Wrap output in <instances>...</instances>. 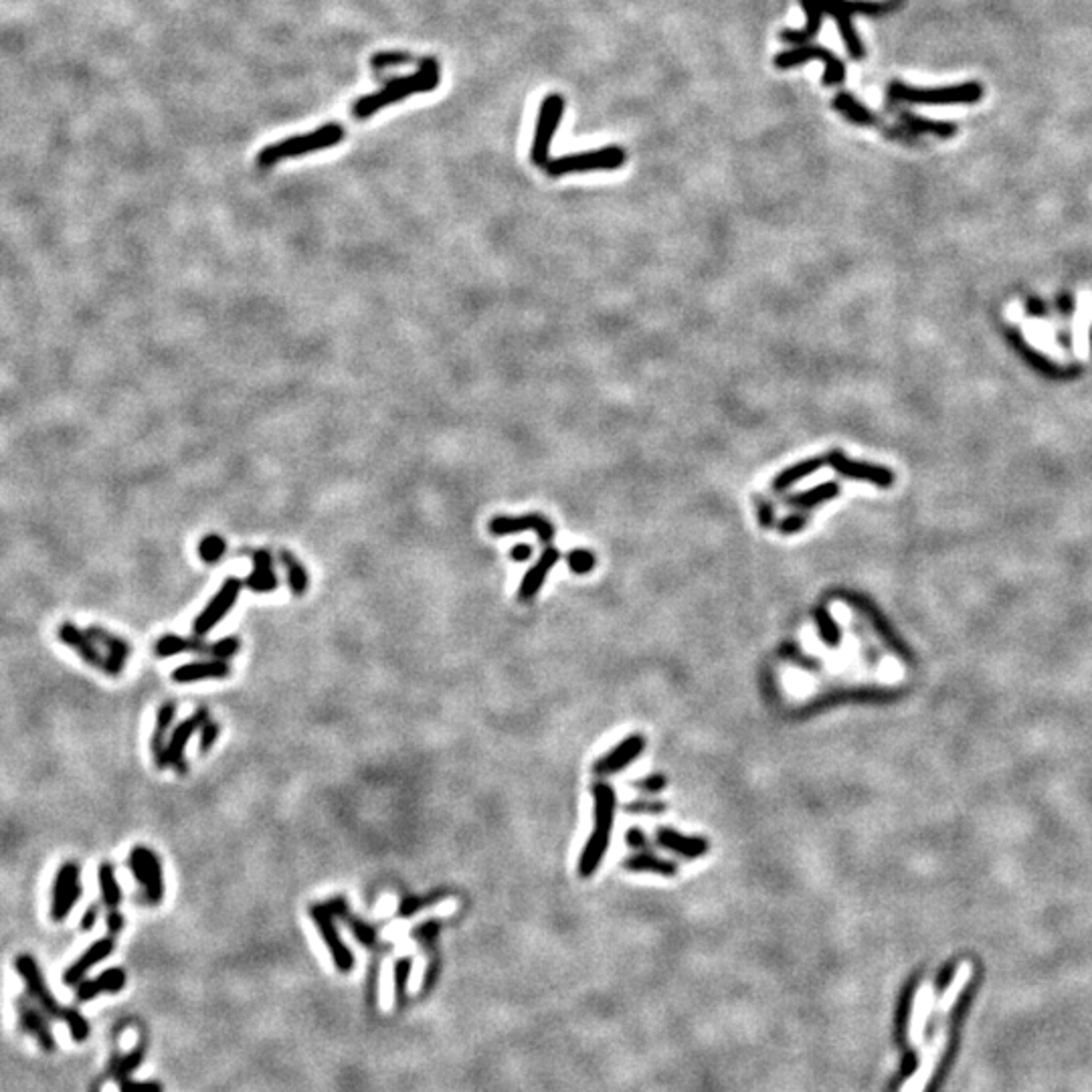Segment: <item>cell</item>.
<instances>
[{"mask_svg": "<svg viewBox=\"0 0 1092 1092\" xmlns=\"http://www.w3.org/2000/svg\"><path fill=\"white\" fill-rule=\"evenodd\" d=\"M437 85H439V63L434 59V57H427V59H421L419 69H417L415 73L405 75V77H396V80L388 81L382 89L360 97L352 108L354 118L366 119V118H371L373 113H377L379 110L387 108V105H391V104L403 102V99L409 96L434 91Z\"/></svg>", "mask_w": 1092, "mask_h": 1092, "instance_id": "6da1fadb", "label": "cell"}, {"mask_svg": "<svg viewBox=\"0 0 1092 1092\" xmlns=\"http://www.w3.org/2000/svg\"><path fill=\"white\" fill-rule=\"evenodd\" d=\"M593 804H595V827L593 834L588 835L583 852L579 857V874L583 878H591L597 868L601 866L603 856L609 850L613 834L615 821V807L617 797L615 789L605 781H597L593 785Z\"/></svg>", "mask_w": 1092, "mask_h": 1092, "instance_id": "7a4b0ae2", "label": "cell"}, {"mask_svg": "<svg viewBox=\"0 0 1092 1092\" xmlns=\"http://www.w3.org/2000/svg\"><path fill=\"white\" fill-rule=\"evenodd\" d=\"M983 97V88L977 81H967L949 88H911L903 81H892L888 85V108L903 104L919 105H957V104H977Z\"/></svg>", "mask_w": 1092, "mask_h": 1092, "instance_id": "3957f363", "label": "cell"}, {"mask_svg": "<svg viewBox=\"0 0 1092 1092\" xmlns=\"http://www.w3.org/2000/svg\"><path fill=\"white\" fill-rule=\"evenodd\" d=\"M344 140V127L340 124H326L322 127H318V130L310 132V134H302V136H292L288 140H281L278 144L265 146L264 150L259 152L258 156V165L261 168H272L278 165V162L286 160V158H296V156H304L310 152H318V150H326V148H332L340 144V142Z\"/></svg>", "mask_w": 1092, "mask_h": 1092, "instance_id": "277c9868", "label": "cell"}, {"mask_svg": "<svg viewBox=\"0 0 1092 1092\" xmlns=\"http://www.w3.org/2000/svg\"><path fill=\"white\" fill-rule=\"evenodd\" d=\"M627 154L619 146H605L593 152H581L560 156V158L549 160L546 173L550 176H563L569 173H588V170H617L626 165Z\"/></svg>", "mask_w": 1092, "mask_h": 1092, "instance_id": "5b68a950", "label": "cell"}, {"mask_svg": "<svg viewBox=\"0 0 1092 1092\" xmlns=\"http://www.w3.org/2000/svg\"><path fill=\"white\" fill-rule=\"evenodd\" d=\"M565 113V97L560 94H549L544 97V102L541 104V110H538V119H536V132H534V140H533V150H530V158L536 166H546L549 165V154H550V142L555 138V132L560 124V119H563Z\"/></svg>", "mask_w": 1092, "mask_h": 1092, "instance_id": "8992f818", "label": "cell"}, {"mask_svg": "<svg viewBox=\"0 0 1092 1092\" xmlns=\"http://www.w3.org/2000/svg\"><path fill=\"white\" fill-rule=\"evenodd\" d=\"M14 967H17V973L23 977V981L27 985V991H28V997H31L33 1002L37 1004L39 1008L47 1013L49 1018H55V1019H61V1022H65L69 1008H63V1005H59V1002H57V999L51 996V991H49V988H47L45 977H42L41 969H39V963L35 961V957L27 955V953H20L17 957V961H14Z\"/></svg>", "mask_w": 1092, "mask_h": 1092, "instance_id": "52a82bcc", "label": "cell"}, {"mask_svg": "<svg viewBox=\"0 0 1092 1092\" xmlns=\"http://www.w3.org/2000/svg\"><path fill=\"white\" fill-rule=\"evenodd\" d=\"M811 59H819L826 63L824 83L827 85V88H832V85H840L843 83V80H846V65H843L840 57H835L826 47L810 45V42L799 45L797 49H789V51L779 53L775 57V65L779 69H793L797 65H804V63L811 61Z\"/></svg>", "mask_w": 1092, "mask_h": 1092, "instance_id": "ba28073f", "label": "cell"}, {"mask_svg": "<svg viewBox=\"0 0 1092 1092\" xmlns=\"http://www.w3.org/2000/svg\"><path fill=\"white\" fill-rule=\"evenodd\" d=\"M81 870L75 862H65L57 870L53 890H51V919L55 923H61L73 911L77 900L81 898Z\"/></svg>", "mask_w": 1092, "mask_h": 1092, "instance_id": "9c48e42d", "label": "cell"}, {"mask_svg": "<svg viewBox=\"0 0 1092 1092\" xmlns=\"http://www.w3.org/2000/svg\"><path fill=\"white\" fill-rule=\"evenodd\" d=\"M241 588H243V581H241V579L229 577V579L225 581L223 587L219 588L215 597L209 601V605L204 607L203 611L196 615V619L193 623V631H195L196 637L207 635L212 627L219 626V623L225 619V615L229 613L231 609H233V605H235V603H237L239 595H241Z\"/></svg>", "mask_w": 1092, "mask_h": 1092, "instance_id": "30bf717a", "label": "cell"}, {"mask_svg": "<svg viewBox=\"0 0 1092 1092\" xmlns=\"http://www.w3.org/2000/svg\"><path fill=\"white\" fill-rule=\"evenodd\" d=\"M130 868L134 878L144 888L148 903L158 904L165 896V876H162L158 856L144 846H136L130 852Z\"/></svg>", "mask_w": 1092, "mask_h": 1092, "instance_id": "8fae6325", "label": "cell"}, {"mask_svg": "<svg viewBox=\"0 0 1092 1092\" xmlns=\"http://www.w3.org/2000/svg\"><path fill=\"white\" fill-rule=\"evenodd\" d=\"M310 917L311 920H314V925L320 928L322 939L326 942V947H328V951L332 955V959H335L336 967L342 971V973H349V971L354 967V957H352L349 945H346L342 937H340L336 923H335L336 917L328 909V904L326 903L311 904Z\"/></svg>", "mask_w": 1092, "mask_h": 1092, "instance_id": "7c38bea8", "label": "cell"}, {"mask_svg": "<svg viewBox=\"0 0 1092 1092\" xmlns=\"http://www.w3.org/2000/svg\"><path fill=\"white\" fill-rule=\"evenodd\" d=\"M57 637H59V642L65 643L69 650H73L85 664L91 665V668H97L99 672L110 673L108 654H104V651L99 650V643L88 634V631L77 627L75 623H71V621H63L61 626L57 627Z\"/></svg>", "mask_w": 1092, "mask_h": 1092, "instance_id": "4fadbf2b", "label": "cell"}, {"mask_svg": "<svg viewBox=\"0 0 1092 1092\" xmlns=\"http://www.w3.org/2000/svg\"><path fill=\"white\" fill-rule=\"evenodd\" d=\"M827 464L832 465V470L842 473V476L852 480H866L878 488H890L892 481H895L892 472L886 470V467L856 462V459H850L846 453L840 450L827 453Z\"/></svg>", "mask_w": 1092, "mask_h": 1092, "instance_id": "5bb4252c", "label": "cell"}, {"mask_svg": "<svg viewBox=\"0 0 1092 1092\" xmlns=\"http://www.w3.org/2000/svg\"><path fill=\"white\" fill-rule=\"evenodd\" d=\"M645 749V739L642 734H631L627 739H623L619 744H615V747L609 750L607 755L599 757L597 761L593 765V773L597 777H609L615 775V773L623 771L626 767H629L631 763L635 761L637 757L643 753Z\"/></svg>", "mask_w": 1092, "mask_h": 1092, "instance_id": "9a60e30c", "label": "cell"}, {"mask_svg": "<svg viewBox=\"0 0 1092 1092\" xmlns=\"http://www.w3.org/2000/svg\"><path fill=\"white\" fill-rule=\"evenodd\" d=\"M488 530L494 536H508L519 534L524 530H536L538 538L542 542H550L555 536V527L541 514H524V516H496L488 524Z\"/></svg>", "mask_w": 1092, "mask_h": 1092, "instance_id": "2e32d148", "label": "cell"}, {"mask_svg": "<svg viewBox=\"0 0 1092 1092\" xmlns=\"http://www.w3.org/2000/svg\"><path fill=\"white\" fill-rule=\"evenodd\" d=\"M17 1011H19V1024H20V1027H23L25 1032L33 1034V1036L37 1038L39 1046L42 1048V1050L53 1052L55 1048H57V1044H55V1038H53V1034H51V1027H49V1022H47V1018H45L47 1013L42 1011L39 1005L33 1002L31 997H25V996L17 997Z\"/></svg>", "mask_w": 1092, "mask_h": 1092, "instance_id": "e0dca14e", "label": "cell"}, {"mask_svg": "<svg viewBox=\"0 0 1092 1092\" xmlns=\"http://www.w3.org/2000/svg\"><path fill=\"white\" fill-rule=\"evenodd\" d=\"M656 842L659 848L668 850V852L684 857V860H698V857L706 856L708 850H711V843H708L706 838H700V835H684L680 834L678 829H672L668 826L656 829Z\"/></svg>", "mask_w": 1092, "mask_h": 1092, "instance_id": "ac0fdd59", "label": "cell"}, {"mask_svg": "<svg viewBox=\"0 0 1092 1092\" xmlns=\"http://www.w3.org/2000/svg\"><path fill=\"white\" fill-rule=\"evenodd\" d=\"M1090 326H1092V289L1082 288L1076 302V314L1073 326L1074 354L1080 363H1087L1090 357Z\"/></svg>", "mask_w": 1092, "mask_h": 1092, "instance_id": "d6986e66", "label": "cell"}, {"mask_svg": "<svg viewBox=\"0 0 1092 1092\" xmlns=\"http://www.w3.org/2000/svg\"><path fill=\"white\" fill-rule=\"evenodd\" d=\"M209 720V711L207 708H198V711L190 716V719L182 720L179 727L174 728L173 736H170V741L166 742V755H165V763L166 767H176L181 761H184V749H187V742L193 739V734L196 730H201V727L204 722Z\"/></svg>", "mask_w": 1092, "mask_h": 1092, "instance_id": "ffe728a7", "label": "cell"}, {"mask_svg": "<svg viewBox=\"0 0 1092 1092\" xmlns=\"http://www.w3.org/2000/svg\"><path fill=\"white\" fill-rule=\"evenodd\" d=\"M113 947H116V939H113V934H108V937L96 941L94 945H91L88 951H85L80 959L73 963V965L67 967L65 975H63V981H65V985H71V988L77 983H81L85 973H88L91 967H96L97 963L108 959L113 951Z\"/></svg>", "mask_w": 1092, "mask_h": 1092, "instance_id": "44dd1931", "label": "cell"}, {"mask_svg": "<svg viewBox=\"0 0 1092 1092\" xmlns=\"http://www.w3.org/2000/svg\"><path fill=\"white\" fill-rule=\"evenodd\" d=\"M821 6H824L826 14H832L835 19V23H838V28L842 33V39L846 42V49L852 59H864V55H866V49H864L860 37H857L852 17L854 14H850L846 9L842 6V0H819Z\"/></svg>", "mask_w": 1092, "mask_h": 1092, "instance_id": "7402d4cb", "label": "cell"}, {"mask_svg": "<svg viewBox=\"0 0 1092 1092\" xmlns=\"http://www.w3.org/2000/svg\"><path fill=\"white\" fill-rule=\"evenodd\" d=\"M231 676V665L225 659H204V662L184 664L173 672L176 684H193L201 680H221Z\"/></svg>", "mask_w": 1092, "mask_h": 1092, "instance_id": "603a6c76", "label": "cell"}, {"mask_svg": "<svg viewBox=\"0 0 1092 1092\" xmlns=\"http://www.w3.org/2000/svg\"><path fill=\"white\" fill-rule=\"evenodd\" d=\"M85 631H88V634L94 637L99 645H104V648L108 650L110 676H119V673L124 672L126 659L132 654V645L126 640H122L119 635H113L112 631L99 627V626H89V627H85Z\"/></svg>", "mask_w": 1092, "mask_h": 1092, "instance_id": "cb8c5ba5", "label": "cell"}, {"mask_svg": "<svg viewBox=\"0 0 1092 1092\" xmlns=\"http://www.w3.org/2000/svg\"><path fill=\"white\" fill-rule=\"evenodd\" d=\"M250 557L253 560L255 569H253V573L250 574V577H247L245 585L250 587L251 591H255V593H272V591H275V588H278V585H280V579H278V574H275V569H273L272 552L265 550V549H258V550L250 552Z\"/></svg>", "mask_w": 1092, "mask_h": 1092, "instance_id": "d4e9b609", "label": "cell"}, {"mask_svg": "<svg viewBox=\"0 0 1092 1092\" xmlns=\"http://www.w3.org/2000/svg\"><path fill=\"white\" fill-rule=\"evenodd\" d=\"M558 557H560L558 550L552 549V546H549V549L542 550L541 558L536 560L533 569H530L522 577V583H520V588H519V599L520 601H530L538 591H541L546 577H549V573L552 571V566L558 563Z\"/></svg>", "mask_w": 1092, "mask_h": 1092, "instance_id": "484cf974", "label": "cell"}, {"mask_svg": "<svg viewBox=\"0 0 1092 1092\" xmlns=\"http://www.w3.org/2000/svg\"><path fill=\"white\" fill-rule=\"evenodd\" d=\"M176 716V702H166V704H162L158 708V712H156V725H154V733L150 739V750H152V758L156 763V767L158 769H166L165 763V755H166V734L170 727H173Z\"/></svg>", "mask_w": 1092, "mask_h": 1092, "instance_id": "4316f807", "label": "cell"}, {"mask_svg": "<svg viewBox=\"0 0 1092 1092\" xmlns=\"http://www.w3.org/2000/svg\"><path fill=\"white\" fill-rule=\"evenodd\" d=\"M124 985L126 971L119 967L108 969L104 971L97 980L80 983V988H77V1002H89V999L97 997L99 994H116V991L124 989Z\"/></svg>", "mask_w": 1092, "mask_h": 1092, "instance_id": "83f0119b", "label": "cell"}, {"mask_svg": "<svg viewBox=\"0 0 1092 1092\" xmlns=\"http://www.w3.org/2000/svg\"><path fill=\"white\" fill-rule=\"evenodd\" d=\"M154 654L158 658H170L179 654H212V645L204 643L201 637H181L174 634L162 635L154 643Z\"/></svg>", "mask_w": 1092, "mask_h": 1092, "instance_id": "f1b7e54d", "label": "cell"}, {"mask_svg": "<svg viewBox=\"0 0 1092 1092\" xmlns=\"http://www.w3.org/2000/svg\"><path fill=\"white\" fill-rule=\"evenodd\" d=\"M623 868L629 872H650V874L656 876H664V878H673L678 874V864L672 860H665V857H659L656 854L648 852V850H643V852H635L627 856L626 860H623Z\"/></svg>", "mask_w": 1092, "mask_h": 1092, "instance_id": "f546056e", "label": "cell"}, {"mask_svg": "<svg viewBox=\"0 0 1092 1092\" xmlns=\"http://www.w3.org/2000/svg\"><path fill=\"white\" fill-rule=\"evenodd\" d=\"M1022 332L1034 349L1050 354V358L1054 360H1062V349H1058V344H1056V338L1048 322L1040 320V318H1027V320L1022 322Z\"/></svg>", "mask_w": 1092, "mask_h": 1092, "instance_id": "4dcf8cb0", "label": "cell"}, {"mask_svg": "<svg viewBox=\"0 0 1092 1092\" xmlns=\"http://www.w3.org/2000/svg\"><path fill=\"white\" fill-rule=\"evenodd\" d=\"M801 6H804L807 14V27L801 28V31H791V28L781 31V41L793 42V45H805V42H810L815 35L819 33L821 20H824L826 14L819 0H801Z\"/></svg>", "mask_w": 1092, "mask_h": 1092, "instance_id": "1f68e13d", "label": "cell"}, {"mask_svg": "<svg viewBox=\"0 0 1092 1092\" xmlns=\"http://www.w3.org/2000/svg\"><path fill=\"white\" fill-rule=\"evenodd\" d=\"M898 119H900V126H903L904 130H909L912 136H917V138L920 136V134H933V136L947 140V138H953L957 134V124L934 122V119L920 118L912 112H900Z\"/></svg>", "mask_w": 1092, "mask_h": 1092, "instance_id": "d6a6232c", "label": "cell"}, {"mask_svg": "<svg viewBox=\"0 0 1092 1092\" xmlns=\"http://www.w3.org/2000/svg\"><path fill=\"white\" fill-rule=\"evenodd\" d=\"M827 464V458H810L804 459V462L793 464L789 467H785V470L779 473V476L773 480V490L775 492H783L787 488H791L796 481L804 480L807 476H811L818 470H821Z\"/></svg>", "mask_w": 1092, "mask_h": 1092, "instance_id": "836d02e7", "label": "cell"}, {"mask_svg": "<svg viewBox=\"0 0 1092 1092\" xmlns=\"http://www.w3.org/2000/svg\"><path fill=\"white\" fill-rule=\"evenodd\" d=\"M834 108L838 110L843 118L850 119L857 126H874L878 124L876 113L868 110L866 105L857 102L852 94H838L834 97Z\"/></svg>", "mask_w": 1092, "mask_h": 1092, "instance_id": "e575fe53", "label": "cell"}, {"mask_svg": "<svg viewBox=\"0 0 1092 1092\" xmlns=\"http://www.w3.org/2000/svg\"><path fill=\"white\" fill-rule=\"evenodd\" d=\"M838 494H840L838 481H826V484L813 486L805 492L789 496V498H787V504H791L796 508H813V506L824 504V502L834 500Z\"/></svg>", "mask_w": 1092, "mask_h": 1092, "instance_id": "d590c367", "label": "cell"}, {"mask_svg": "<svg viewBox=\"0 0 1092 1092\" xmlns=\"http://www.w3.org/2000/svg\"><path fill=\"white\" fill-rule=\"evenodd\" d=\"M280 560H281V565L286 566V571H288L289 588H292V593L296 595V597H302V595L308 591V585H310V577H308L306 566H304L302 560L297 558L294 552L288 550V549H281L280 550Z\"/></svg>", "mask_w": 1092, "mask_h": 1092, "instance_id": "8d00e7d4", "label": "cell"}, {"mask_svg": "<svg viewBox=\"0 0 1092 1092\" xmlns=\"http://www.w3.org/2000/svg\"><path fill=\"white\" fill-rule=\"evenodd\" d=\"M97 878H99V890H102L104 904L108 906L110 911H118L119 903H122V890H119L116 870H113L110 862L99 864Z\"/></svg>", "mask_w": 1092, "mask_h": 1092, "instance_id": "74e56055", "label": "cell"}, {"mask_svg": "<svg viewBox=\"0 0 1092 1092\" xmlns=\"http://www.w3.org/2000/svg\"><path fill=\"white\" fill-rule=\"evenodd\" d=\"M813 621H815V626H818V634L821 637V642L829 645V648H838V645L842 643V627L838 626V621L829 615L826 607L815 609Z\"/></svg>", "mask_w": 1092, "mask_h": 1092, "instance_id": "f35d334b", "label": "cell"}, {"mask_svg": "<svg viewBox=\"0 0 1092 1092\" xmlns=\"http://www.w3.org/2000/svg\"><path fill=\"white\" fill-rule=\"evenodd\" d=\"M448 895H450V892L445 890V888H435V890L427 892V895H413V896L403 898V903L399 904V917H403V919L413 917V914L425 911V909H427V906H434L435 903H439V900H443Z\"/></svg>", "mask_w": 1092, "mask_h": 1092, "instance_id": "ab89813d", "label": "cell"}, {"mask_svg": "<svg viewBox=\"0 0 1092 1092\" xmlns=\"http://www.w3.org/2000/svg\"><path fill=\"white\" fill-rule=\"evenodd\" d=\"M142 1060H144V1048L142 1046L134 1048L130 1054H126L122 1056V1058H116L112 1062V1074L116 1076V1080L124 1082L127 1076H130L134 1070L142 1065Z\"/></svg>", "mask_w": 1092, "mask_h": 1092, "instance_id": "60d3db41", "label": "cell"}, {"mask_svg": "<svg viewBox=\"0 0 1092 1092\" xmlns=\"http://www.w3.org/2000/svg\"><path fill=\"white\" fill-rule=\"evenodd\" d=\"M340 919H342L344 923L350 927V931L354 933V937L358 939V942H363L365 947H374V945H377V931H374V927L368 925L366 920H360L358 917H354V914L350 912V909L346 911Z\"/></svg>", "mask_w": 1092, "mask_h": 1092, "instance_id": "b9f144b4", "label": "cell"}, {"mask_svg": "<svg viewBox=\"0 0 1092 1092\" xmlns=\"http://www.w3.org/2000/svg\"><path fill=\"white\" fill-rule=\"evenodd\" d=\"M225 550H227V542H225V538L219 534H209L198 542V557L209 565H215L217 560H221L225 557Z\"/></svg>", "mask_w": 1092, "mask_h": 1092, "instance_id": "7bdbcfd3", "label": "cell"}, {"mask_svg": "<svg viewBox=\"0 0 1092 1092\" xmlns=\"http://www.w3.org/2000/svg\"><path fill=\"white\" fill-rule=\"evenodd\" d=\"M411 59H413V57H411L409 53H403V51H382V53H377V55L373 57L371 65H373L374 71H385V69H391V67L407 65Z\"/></svg>", "mask_w": 1092, "mask_h": 1092, "instance_id": "ee69618b", "label": "cell"}, {"mask_svg": "<svg viewBox=\"0 0 1092 1092\" xmlns=\"http://www.w3.org/2000/svg\"><path fill=\"white\" fill-rule=\"evenodd\" d=\"M566 563H569V569L573 573L587 574L595 569V555L587 549H577L566 555Z\"/></svg>", "mask_w": 1092, "mask_h": 1092, "instance_id": "f6af8a7d", "label": "cell"}, {"mask_svg": "<svg viewBox=\"0 0 1092 1092\" xmlns=\"http://www.w3.org/2000/svg\"><path fill=\"white\" fill-rule=\"evenodd\" d=\"M665 807L668 805L658 799H635L626 805V811L631 815H659L665 811Z\"/></svg>", "mask_w": 1092, "mask_h": 1092, "instance_id": "bcb514c9", "label": "cell"}, {"mask_svg": "<svg viewBox=\"0 0 1092 1092\" xmlns=\"http://www.w3.org/2000/svg\"><path fill=\"white\" fill-rule=\"evenodd\" d=\"M409 975H411V959H407V957H403V959L396 961L395 967H393V980H395V996H396V999L405 997Z\"/></svg>", "mask_w": 1092, "mask_h": 1092, "instance_id": "7dc6e473", "label": "cell"}, {"mask_svg": "<svg viewBox=\"0 0 1092 1092\" xmlns=\"http://www.w3.org/2000/svg\"><path fill=\"white\" fill-rule=\"evenodd\" d=\"M439 931H442L439 920H425L423 925L413 928V937L419 941L425 949H434Z\"/></svg>", "mask_w": 1092, "mask_h": 1092, "instance_id": "c3c4849f", "label": "cell"}, {"mask_svg": "<svg viewBox=\"0 0 1092 1092\" xmlns=\"http://www.w3.org/2000/svg\"><path fill=\"white\" fill-rule=\"evenodd\" d=\"M665 787H668V779H665L662 773H651V775L640 779V781H634V789L645 793V796H658Z\"/></svg>", "mask_w": 1092, "mask_h": 1092, "instance_id": "681fc988", "label": "cell"}, {"mask_svg": "<svg viewBox=\"0 0 1092 1092\" xmlns=\"http://www.w3.org/2000/svg\"><path fill=\"white\" fill-rule=\"evenodd\" d=\"M65 1024H67L69 1032H71V1038H73L75 1042H85V1040H88V1036H89V1024L85 1022V1018L81 1016L80 1011L73 1010V1008H69V1013H67V1018H65Z\"/></svg>", "mask_w": 1092, "mask_h": 1092, "instance_id": "f907efd6", "label": "cell"}, {"mask_svg": "<svg viewBox=\"0 0 1092 1092\" xmlns=\"http://www.w3.org/2000/svg\"><path fill=\"white\" fill-rule=\"evenodd\" d=\"M219 733H221V727H219L217 722H211V720L204 722V725L201 727V747H198L201 755L209 753V750L212 749V744H215V741L219 739Z\"/></svg>", "mask_w": 1092, "mask_h": 1092, "instance_id": "816d5d0a", "label": "cell"}, {"mask_svg": "<svg viewBox=\"0 0 1092 1092\" xmlns=\"http://www.w3.org/2000/svg\"><path fill=\"white\" fill-rule=\"evenodd\" d=\"M239 645L241 642L237 640V637H225V640L212 643V656H215L217 659H225L227 662V659L237 654Z\"/></svg>", "mask_w": 1092, "mask_h": 1092, "instance_id": "f5cc1de1", "label": "cell"}, {"mask_svg": "<svg viewBox=\"0 0 1092 1092\" xmlns=\"http://www.w3.org/2000/svg\"><path fill=\"white\" fill-rule=\"evenodd\" d=\"M807 527V516L805 514H793L787 516V519L779 524V530H781L783 534H796L799 530H804Z\"/></svg>", "mask_w": 1092, "mask_h": 1092, "instance_id": "db71d44e", "label": "cell"}, {"mask_svg": "<svg viewBox=\"0 0 1092 1092\" xmlns=\"http://www.w3.org/2000/svg\"><path fill=\"white\" fill-rule=\"evenodd\" d=\"M626 842L629 848L637 850V852H643V850H650V840L648 835H645L640 827H631L627 829L626 834Z\"/></svg>", "mask_w": 1092, "mask_h": 1092, "instance_id": "11a10c76", "label": "cell"}, {"mask_svg": "<svg viewBox=\"0 0 1092 1092\" xmlns=\"http://www.w3.org/2000/svg\"><path fill=\"white\" fill-rule=\"evenodd\" d=\"M119 1092H162V1087L158 1082H132V1080H124L122 1087H119Z\"/></svg>", "mask_w": 1092, "mask_h": 1092, "instance_id": "9f6ffc18", "label": "cell"}, {"mask_svg": "<svg viewBox=\"0 0 1092 1092\" xmlns=\"http://www.w3.org/2000/svg\"><path fill=\"white\" fill-rule=\"evenodd\" d=\"M757 510H758V522H761V527L763 528L773 527V508L769 506V502L757 498Z\"/></svg>", "mask_w": 1092, "mask_h": 1092, "instance_id": "6f0895ef", "label": "cell"}, {"mask_svg": "<svg viewBox=\"0 0 1092 1092\" xmlns=\"http://www.w3.org/2000/svg\"><path fill=\"white\" fill-rule=\"evenodd\" d=\"M105 923H108V931H110V934H113V937H116V934H118V933L122 931V928H124V917H122V912H119V911H110V912H108V917H105Z\"/></svg>", "mask_w": 1092, "mask_h": 1092, "instance_id": "680465c9", "label": "cell"}, {"mask_svg": "<svg viewBox=\"0 0 1092 1092\" xmlns=\"http://www.w3.org/2000/svg\"><path fill=\"white\" fill-rule=\"evenodd\" d=\"M99 917V904H91L81 919V931H91Z\"/></svg>", "mask_w": 1092, "mask_h": 1092, "instance_id": "91938a15", "label": "cell"}, {"mask_svg": "<svg viewBox=\"0 0 1092 1092\" xmlns=\"http://www.w3.org/2000/svg\"><path fill=\"white\" fill-rule=\"evenodd\" d=\"M510 557H512V560H516V563H527V560L533 557V546H530V544H516L514 549L510 550Z\"/></svg>", "mask_w": 1092, "mask_h": 1092, "instance_id": "94428289", "label": "cell"}, {"mask_svg": "<svg viewBox=\"0 0 1092 1092\" xmlns=\"http://www.w3.org/2000/svg\"><path fill=\"white\" fill-rule=\"evenodd\" d=\"M437 977H439V959H437V957H434V961H431L429 967H427V973H425L423 988L425 989L434 988V983L437 981Z\"/></svg>", "mask_w": 1092, "mask_h": 1092, "instance_id": "6125c7cd", "label": "cell"}]
</instances>
